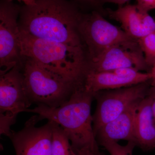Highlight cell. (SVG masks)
Segmentation results:
<instances>
[{"mask_svg":"<svg viewBox=\"0 0 155 155\" xmlns=\"http://www.w3.org/2000/svg\"><path fill=\"white\" fill-rule=\"evenodd\" d=\"M150 72H143L137 77H127L114 71L87 72L84 78V87L87 91L96 93L102 91L123 88L150 81Z\"/></svg>","mask_w":155,"mask_h":155,"instance_id":"obj_12","label":"cell"},{"mask_svg":"<svg viewBox=\"0 0 155 155\" xmlns=\"http://www.w3.org/2000/svg\"><path fill=\"white\" fill-rule=\"evenodd\" d=\"M37 127L38 115H34L25 122L22 130H12L9 137L16 155H52L53 121Z\"/></svg>","mask_w":155,"mask_h":155,"instance_id":"obj_9","label":"cell"},{"mask_svg":"<svg viewBox=\"0 0 155 155\" xmlns=\"http://www.w3.org/2000/svg\"><path fill=\"white\" fill-rule=\"evenodd\" d=\"M84 14L68 0H36L34 5L21 6L19 29L37 38L84 49L78 30Z\"/></svg>","mask_w":155,"mask_h":155,"instance_id":"obj_1","label":"cell"},{"mask_svg":"<svg viewBox=\"0 0 155 155\" xmlns=\"http://www.w3.org/2000/svg\"><path fill=\"white\" fill-rule=\"evenodd\" d=\"M110 155H132L134 149L137 145L133 141H128L126 145L119 144L113 140H104L100 143Z\"/></svg>","mask_w":155,"mask_h":155,"instance_id":"obj_16","label":"cell"},{"mask_svg":"<svg viewBox=\"0 0 155 155\" xmlns=\"http://www.w3.org/2000/svg\"><path fill=\"white\" fill-rule=\"evenodd\" d=\"M94 94L87 91L84 85L78 87L69 99L58 107L37 105L26 112L38 115L40 121L47 119L55 122L68 137L77 155H103L93 125L91 106Z\"/></svg>","mask_w":155,"mask_h":155,"instance_id":"obj_2","label":"cell"},{"mask_svg":"<svg viewBox=\"0 0 155 155\" xmlns=\"http://www.w3.org/2000/svg\"><path fill=\"white\" fill-rule=\"evenodd\" d=\"M22 65L0 74V134L9 137L19 113L31 105L25 91Z\"/></svg>","mask_w":155,"mask_h":155,"instance_id":"obj_6","label":"cell"},{"mask_svg":"<svg viewBox=\"0 0 155 155\" xmlns=\"http://www.w3.org/2000/svg\"><path fill=\"white\" fill-rule=\"evenodd\" d=\"M21 7L8 0L0 2V74L23 64L18 20Z\"/></svg>","mask_w":155,"mask_h":155,"instance_id":"obj_8","label":"cell"},{"mask_svg":"<svg viewBox=\"0 0 155 155\" xmlns=\"http://www.w3.org/2000/svg\"><path fill=\"white\" fill-rule=\"evenodd\" d=\"M129 0H102V3L108 2L114 3L117 4L119 6H122V5L127 2Z\"/></svg>","mask_w":155,"mask_h":155,"instance_id":"obj_20","label":"cell"},{"mask_svg":"<svg viewBox=\"0 0 155 155\" xmlns=\"http://www.w3.org/2000/svg\"><path fill=\"white\" fill-rule=\"evenodd\" d=\"M151 74V79L150 80L151 86H155V64L153 65L151 68L149 72Z\"/></svg>","mask_w":155,"mask_h":155,"instance_id":"obj_21","label":"cell"},{"mask_svg":"<svg viewBox=\"0 0 155 155\" xmlns=\"http://www.w3.org/2000/svg\"><path fill=\"white\" fill-rule=\"evenodd\" d=\"M147 96L150 99L152 109L155 117V86L150 87Z\"/></svg>","mask_w":155,"mask_h":155,"instance_id":"obj_18","label":"cell"},{"mask_svg":"<svg viewBox=\"0 0 155 155\" xmlns=\"http://www.w3.org/2000/svg\"><path fill=\"white\" fill-rule=\"evenodd\" d=\"M137 145L146 150L155 148V117L151 101L147 96L139 103L134 124Z\"/></svg>","mask_w":155,"mask_h":155,"instance_id":"obj_14","label":"cell"},{"mask_svg":"<svg viewBox=\"0 0 155 155\" xmlns=\"http://www.w3.org/2000/svg\"><path fill=\"white\" fill-rule=\"evenodd\" d=\"M141 101L134 103L121 115L99 129L95 134L98 143L104 140L117 142L120 140L135 143L134 124L136 115Z\"/></svg>","mask_w":155,"mask_h":155,"instance_id":"obj_13","label":"cell"},{"mask_svg":"<svg viewBox=\"0 0 155 155\" xmlns=\"http://www.w3.org/2000/svg\"><path fill=\"white\" fill-rule=\"evenodd\" d=\"M136 5L139 11L148 13L155 9V0H137Z\"/></svg>","mask_w":155,"mask_h":155,"instance_id":"obj_17","label":"cell"},{"mask_svg":"<svg viewBox=\"0 0 155 155\" xmlns=\"http://www.w3.org/2000/svg\"><path fill=\"white\" fill-rule=\"evenodd\" d=\"M19 41L22 58L34 61L70 82L84 84L87 72L84 49L37 38L21 30Z\"/></svg>","mask_w":155,"mask_h":155,"instance_id":"obj_3","label":"cell"},{"mask_svg":"<svg viewBox=\"0 0 155 155\" xmlns=\"http://www.w3.org/2000/svg\"><path fill=\"white\" fill-rule=\"evenodd\" d=\"M87 72H106L121 68L132 67L140 71L150 72L140 48H137L122 46L110 48L95 59L87 61Z\"/></svg>","mask_w":155,"mask_h":155,"instance_id":"obj_10","label":"cell"},{"mask_svg":"<svg viewBox=\"0 0 155 155\" xmlns=\"http://www.w3.org/2000/svg\"><path fill=\"white\" fill-rule=\"evenodd\" d=\"M64 155H77L75 153V152L73 151V149H72L70 150L68 152V153H67L65 154Z\"/></svg>","mask_w":155,"mask_h":155,"instance_id":"obj_23","label":"cell"},{"mask_svg":"<svg viewBox=\"0 0 155 155\" xmlns=\"http://www.w3.org/2000/svg\"><path fill=\"white\" fill-rule=\"evenodd\" d=\"M10 2H13L14 0H8ZM19 2H22L24 5L27 6L34 5L36 3V0H17Z\"/></svg>","mask_w":155,"mask_h":155,"instance_id":"obj_22","label":"cell"},{"mask_svg":"<svg viewBox=\"0 0 155 155\" xmlns=\"http://www.w3.org/2000/svg\"><path fill=\"white\" fill-rule=\"evenodd\" d=\"M111 19L120 22L122 29L136 41L155 31V19L147 12L139 11L136 5L119 6L116 10L107 9Z\"/></svg>","mask_w":155,"mask_h":155,"instance_id":"obj_11","label":"cell"},{"mask_svg":"<svg viewBox=\"0 0 155 155\" xmlns=\"http://www.w3.org/2000/svg\"><path fill=\"white\" fill-rule=\"evenodd\" d=\"M150 81L123 88L102 91L94 94L96 109L93 115L94 134L115 119L134 103L141 101L148 94Z\"/></svg>","mask_w":155,"mask_h":155,"instance_id":"obj_7","label":"cell"},{"mask_svg":"<svg viewBox=\"0 0 155 155\" xmlns=\"http://www.w3.org/2000/svg\"><path fill=\"white\" fill-rule=\"evenodd\" d=\"M78 30L87 50V61L95 59L114 47L140 48L137 41L129 36L123 29L108 22L97 11L84 14Z\"/></svg>","mask_w":155,"mask_h":155,"instance_id":"obj_5","label":"cell"},{"mask_svg":"<svg viewBox=\"0 0 155 155\" xmlns=\"http://www.w3.org/2000/svg\"><path fill=\"white\" fill-rule=\"evenodd\" d=\"M77 2L84 4H87L95 7L100 8L101 5L102 0H75Z\"/></svg>","mask_w":155,"mask_h":155,"instance_id":"obj_19","label":"cell"},{"mask_svg":"<svg viewBox=\"0 0 155 155\" xmlns=\"http://www.w3.org/2000/svg\"><path fill=\"white\" fill-rule=\"evenodd\" d=\"M22 73L26 94L31 104L58 107L66 103L75 90L83 85L68 81L25 58Z\"/></svg>","mask_w":155,"mask_h":155,"instance_id":"obj_4","label":"cell"},{"mask_svg":"<svg viewBox=\"0 0 155 155\" xmlns=\"http://www.w3.org/2000/svg\"><path fill=\"white\" fill-rule=\"evenodd\" d=\"M137 41L147 64L151 69L155 64V31L142 38Z\"/></svg>","mask_w":155,"mask_h":155,"instance_id":"obj_15","label":"cell"}]
</instances>
